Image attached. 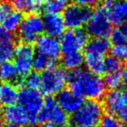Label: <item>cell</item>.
Instances as JSON below:
<instances>
[{
  "label": "cell",
  "mask_w": 127,
  "mask_h": 127,
  "mask_svg": "<svg viewBox=\"0 0 127 127\" xmlns=\"http://www.w3.org/2000/svg\"><path fill=\"white\" fill-rule=\"evenodd\" d=\"M89 41L88 33L83 29L70 30L62 34L60 41L62 53L81 51Z\"/></svg>",
  "instance_id": "cell-10"
},
{
  "label": "cell",
  "mask_w": 127,
  "mask_h": 127,
  "mask_svg": "<svg viewBox=\"0 0 127 127\" xmlns=\"http://www.w3.org/2000/svg\"><path fill=\"white\" fill-rule=\"evenodd\" d=\"M31 127H34V126H31Z\"/></svg>",
  "instance_id": "cell-42"
},
{
  "label": "cell",
  "mask_w": 127,
  "mask_h": 127,
  "mask_svg": "<svg viewBox=\"0 0 127 127\" xmlns=\"http://www.w3.org/2000/svg\"><path fill=\"white\" fill-rule=\"evenodd\" d=\"M111 41L113 44H126L127 42V37L122 28H116L112 30L110 34Z\"/></svg>",
  "instance_id": "cell-31"
},
{
  "label": "cell",
  "mask_w": 127,
  "mask_h": 127,
  "mask_svg": "<svg viewBox=\"0 0 127 127\" xmlns=\"http://www.w3.org/2000/svg\"><path fill=\"white\" fill-rule=\"evenodd\" d=\"M42 8L47 14H60L65 8V3L61 0H44Z\"/></svg>",
  "instance_id": "cell-27"
},
{
  "label": "cell",
  "mask_w": 127,
  "mask_h": 127,
  "mask_svg": "<svg viewBox=\"0 0 127 127\" xmlns=\"http://www.w3.org/2000/svg\"><path fill=\"white\" fill-rule=\"evenodd\" d=\"M61 1H62V2H63V3H67V2H69V1H70V0H61Z\"/></svg>",
  "instance_id": "cell-40"
},
{
  "label": "cell",
  "mask_w": 127,
  "mask_h": 127,
  "mask_svg": "<svg viewBox=\"0 0 127 127\" xmlns=\"http://www.w3.org/2000/svg\"><path fill=\"white\" fill-rule=\"evenodd\" d=\"M67 82L71 91L82 98L99 100L106 94V86L101 76L87 70L77 69L67 74Z\"/></svg>",
  "instance_id": "cell-1"
},
{
  "label": "cell",
  "mask_w": 127,
  "mask_h": 127,
  "mask_svg": "<svg viewBox=\"0 0 127 127\" xmlns=\"http://www.w3.org/2000/svg\"><path fill=\"white\" fill-rule=\"evenodd\" d=\"M111 49V43L107 37H94L85 46V51L105 57Z\"/></svg>",
  "instance_id": "cell-21"
},
{
  "label": "cell",
  "mask_w": 127,
  "mask_h": 127,
  "mask_svg": "<svg viewBox=\"0 0 127 127\" xmlns=\"http://www.w3.org/2000/svg\"><path fill=\"white\" fill-rule=\"evenodd\" d=\"M36 47L38 51L47 56L54 62L59 59L62 55V49L59 39L47 34L40 36L37 38Z\"/></svg>",
  "instance_id": "cell-12"
},
{
  "label": "cell",
  "mask_w": 127,
  "mask_h": 127,
  "mask_svg": "<svg viewBox=\"0 0 127 127\" xmlns=\"http://www.w3.org/2000/svg\"><path fill=\"white\" fill-rule=\"evenodd\" d=\"M42 83L40 89L42 93L48 96L58 94L62 91L67 82V74L63 69L52 66L45 70L42 75Z\"/></svg>",
  "instance_id": "cell-4"
},
{
  "label": "cell",
  "mask_w": 127,
  "mask_h": 127,
  "mask_svg": "<svg viewBox=\"0 0 127 127\" xmlns=\"http://www.w3.org/2000/svg\"><path fill=\"white\" fill-rule=\"evenodd\" d=\"M18 29L19 37L24 44L31 45L44 31L43 18L38 14L31 13L23 19Z\"/></svg>",
  "instance_id": "cell-8"
},
{
  "label": "cell",
  "mask_w": 127,
  "mask_h": 127,
  "mask_svg": "<svg viewBox=\"0 0 127 127\" xmlns=\"http://www.w3.org/2000/svg\"><path fill=\"white\" fill-rule=\"evenodd\" d=\"M57 102L66 113L73 114L83 104V98L70 89H63L57 94Z\"/></svg>",
  "instance_id": "cell-13"
},
{
  "label": "cell",
  "mask_w": 127,
  "mask_h": 127,
  "mask_svg": "<svg viewBox=\"0 0 127 127\" xmlns=\"http://www.w3.org/2000/svg\"><path fill=\"white\" fill-rule=\"evenodd\" d=\"M0 79L4 83H15L17 85H22L24 82L15 64L10 63V61L0 64Z\"/></svg>",
  "instance_id": "cell-18"
},
{
  "label": "cell",
  "mask_w": 127,
  "mask_h": 127,
  "mask_svg": "<svg viewBox=\"0 0 127 127\" xmlns=\"http://www.w3.org/2000/svg\"><path fill=\"white\" fill-rule=\"evenodd\" d=\"M121 75H122L123 84H125L127 87V66L125 67V69L123 70V71L121 72Z\"/></svg>",
  "instance_id": "cell-35"
},
{
  "label": "cell",
  "mask_w": 127,
  "mask_h": 127,
  "mask_svg": "<svg viewBox=\"0 0 127 127\" xmlns=\"http://www.w3.org/2000/svg\"><path fill=\"white\" fill-rule=\"evenodd\" d=\"M104 1V3H105L106 5H111V4H112V3H114L115 2H117V1H119V0H103Z\"/></svg>",
  "instance_id": "cell-36"
},
{
  "label": "cell",
  "mask_w": 127,
  "mask_h": 127,
  "mask_svg": "<svg viewBox=\"0 0 127 127\" xmlns=\"http://www.w3.org/2000/svg\"><path fill=\"white\" fill-rule=\"evenodd\" d=\"M47 127H64V126H58V125H49Z\"/></svg>",
  "instance_id": "cell-39"
},
{
  "label": "cell",
  "mask_w": 127,
  "mask_h": 127,
  "mask_svg": "<svg viewBox=\"0 0 127 127\" xmlns=\"http://www.w3.org/2000/svg\"><path fill=\"white\" fill-rule=\"evenodd\" d=\"M104 116V106L99 100L87 99L72 114L74 127H96Z\"/></svg>",
  "instance_id": "cell-2"
},
{
  "label": "cell",
  "mask_w": 127,
  "mask_h": 127,
  "mask_svg": "<svg viewBox=\"0 0 127 127\" xmlns=\"http://www.w3.org/2000/svg\"><path fill=\"white\" fill-rule=\"evenodd\" d=\"M55 66V62L49 59L47 56L37 51L34 54L33 61H32V68L36 71H44L49 68Z\"/></svg>",
  "instance_id": "cell-25"
},
{
  "label": "cell",
  "mask_w": 127,
  "mask_h": 127,
  "mask_svg": "<svg viewBox=\"0 0 127 127\" xmlns=\"http://www.w3.org/2000/svg\"><path fill=\"white\" fill-rule=\"evenodd\" d=\"M72 127H74V126H72Z\"/></svg>",
  "instance_id": "cell-43"
},
{
  "label": "cell",
  "mask_w": 127,
  "mask_h": 127,
  "mask_svg": "<svg viewBox=\"0 0 127 127\" xmlns=\"http://www.w3.org/2000/svg\"><path fill=\"white\" fill-rule=\"evenodd\" d=\"M112 31V23L109 17L107 7H99L87 24V32L94 37H107Z\"/></svg>",
  "instance_id": "cell-5"
},
{
  "label": "cell",
  "mask_w": 127,
  "mask_h": 127,
  "mask_svg": "<svg viewBox=\"0 0 127 127\" xmlns=\"http://www.w3.org/2000/svg\"><path fill=\"white\" fill-rule=\"evenodd\" d=\"M123 27H122V29H123V31H125V33H126V37H127V21L126 23H125L124 24H123Z\"/></svg>",
  "instance_id": "cell-37"
},
{
  "label": "cell",
  "mask_w": 127,
  "mask_h": 127,
  "mask_svg": "<svg viewBox=\"0 0 127 127\" xmlns=\"http://www.w3.org/2000/svg\"><path fill=\"white\" fill-rule=\"evenodd\" d=\"M12 5L20 12L35 13L42 8L44 0H11Z\"/></svg>",
  "instance_id": "cell-23"
},
{
  "label": "cell",
  "mask_w": 127,
  "mask_h": 127,
  "mask_svg": "<svg viewBox=\"0 0 127 127\" xmlns=\"http://www.w3.org/2000/svg\"><path fill=\"white\" fill-rule=\"evenodd\" d=\"M67 113H66L58 102L54 98H48L44 100L43 106L37 118V123L40 125H58L64 126L67 122Z\"/></svg>",
  "instance_id": "cell-6"
},
{
  "label": "cell",
  "mask_w": 127,
  "mask_h": 127,
  "mask_svg": "<svg viewBox=\"0 0 127 127\" xmlns=\"http://www.w3.org/2000/svg\"><path fill=\"white\" fill-rule=\"evenodd\" d=\"M74 1L77 4L83 5V6L87 7H92L98 4L100 2V0H74Z\"/></svg>",
  "instance_id": "cell-34"
},
{
  "label": "cell",
  "mask_w": 127,
  "mask_h": 127,
  "mask_svg": "<svg viewBox=\"0 0 127 127\" xmlns=\"http://www.w3.org/2000/svg\"><path fill=\"white\" fill-rule=\"evenodd\" d=\"M25 83L27 85V87H29V88L38 90V89H40L41 83H42L41 74H39L38 71H35V72H30L28 75H27Z\"/></svg>",
  "instance_id": "cell-30"
},
{
  "label": "cell",
  "mask_w": 127,
  "mask_h": 127,
  "mask_svg": "<svg viewBox=\"0 0 127 127\" xmlns=\"http://www.w3.org/2000/svg\"><path fill=\"white\" fill-rule=\"evenodd\" d=\"M62 64L69 71L80 69L84 64V55L81 51L62 53Z\"/></svg>",
  "instance_id": "cell-22"
},
{
  "label": "cell",
  "mask_w": 127,
  "mask_h": 127,
  "mask_svg": "<svg viewBox=\"0 0 127 127\" xmlns=\"http://www.w3.org/2000/svg\"><path fill=\"white\" fill-rule=\"evenodd\" d=\"M0 127H19V126H14V125H11V124H4V125H3V126H1Z\"/></svg>",
  "instance_id": "cell-38"
},
{
  "label": "cell",
  "mask_w": 127,
  "mask_h": 127,
  "mask_svg": "<svg viewBox=\"0 0 127 127\" xmlns=\"http://www.w3.org/2000/svg\"><path fill=\"white\" fill-rule=\"evenodd\" d=\"M92 13L93 10L90 7L72 3L64 8L62 18L67 28L70 30H78L87 25Z\"/></svg>",
  "instance_id": "cell-7"
},
{
  "label": "cell",
  "mask_w": 127,
  "mask_h": 127,
  "mask_svg": "<svg viewBox=\"0 0 127 127\" xmlns=\"http://www.w3.org/2000/svg\"><path fill=\"white\" fill-rule=\"evenodd\" d=\"M126 46H127V45H126Z\"/></svg>",
  "instance_id": "cell-44"
},
{
  "label": "cell",
  "mask_w": 127,
  "mask_h": 127,
  "mask_svg": "<svg viewBox=\"0 0 127 127\" xmlns=\"http://www.w3.org/2000/svg\"><path fill=\"white\" fill-rule=\"evenodd\" d=\"M19 92L17 86L11 83H3L0 85V105L11 106L18 102Z\"/></svg>",
  "instance_id": "cell-19"
},
{
  "label": "cell",
  "mask_w": 127,
  "mask_h": 127,
  "mask_svg": "<svg viewBox=\"0 0 127 127\" xmlns=\"http://www.w3.org/2000/svg\"><path fill=\"white\" fill-rule=\"evenodd\" d=\"M34 50L30 44H21L15 49V66L21 77H25L31 72Z\"/></svg>",
  "instance_id": "cell-11"
},
{
  "label": "cell",
  "mask_w": 127,
  "mask_h": 127,
  "mask_svg": "<svg viewBox=\"0 0 127 127\" xmlns=\"http://www.w3.org/2000/svg\"><path fill=\"white\" fill-rule=\"evenodd\" d=\"M126 126H127V123H126Z\"/></svg>",
  "instance_id": "cell-41"
},
{
  "label": "cell",
  "mask_w": 127,
  "mask_h": 127,
  "mask_svg": "<svg viewBox=\"0 0 127 127\" xmlns=\"http://www.w3.org/2000/svg\"><path fill=\"white\" fill-rule=\"evenodd\" d=\"M18 102L26 111L30 125L37 123V118L44 104V98L41 92L25 87L19 92Z\"/></svg>",
  "instance_id": "cell-3"
},
{
  "label": "cell",
  "mask_w": 127,
  "mask_h": 127,
  "mask_svg": "<svg viewBox=\"0 0 127 127\" xmlns=\"http://www.w3.org/2000/svg\"><path fill=\"white\" fill-rule=\"evenodd\" d=\"M84 55V64L87 68V71L94 73L96 75L101 76L105 73L104 67V59L105 57L94 53L85 51Z\"/></svg>",
  "instance_id": "cell-20"
},
{
  "label": "cell",
  "mask_w": 127,
  "mask_h": 127,
  "mask_svg": "<svg viewBox=\"0 0 127 127\" xmlns=\"http://www.w3.org/2000/svg\"><path fill=\"white\" fill-rule=\"evenodd\" d=\"M15 43L11 32L0 25V64L10 62L15 54Z\"/></svg>",
  "instance_id": "cell-14"
},
{
  "label": "cell",
  "mask_w": 127,
  "mask_h": 127,
  "mask_svg": "<svg viewBox=\"0 0 127 127\" xmlns=\"http://www.w3.org/2000/svg\"><path fill=\"white\" fill-rule=\"evenodd\" d=\"M105 106L110 114L117 116L123 123H127V89L111 90L105 94Z\"/></svg>",
  "instance_id": "cell-9"
},
{
  "label": "cell",
  "mask_w": 127,
  "mask_h": 127,
  "mask_svg": "<svg viewBox=\"0 0 127 127\" xmlns=\"http://www.w3.org/2000/svg\"><path fill=\"white\" fill-rule=\"evenodd\" d=\"M14 10L13 5L8 0L0 1V24L4 19H6Z\"/></svg>",
  "instance_id": "cell-33"
},
{
  "label": "cell",
  "mask_w": 127,
  "mask_h": 127,
  "mask_svg": "<svg viewBox=\"0 0 127 127\" xmlns=\"http://www.w3.org/2000/svg\"><path fill=\"white\" fill-rule=\"evenodd\" d=\"M3 119L8 124H11L19 127L25 126L30 124L29 116L22 105H14L6 107L3 111Z\"/></svg>",
  "instance_id": "cell-15"
},
{
  "label": "cell",
  "mask_w": 127,
  "mask_h": 127,
  "mask_svg": "<svg viewBox=\"0 0 127 127\" xmlns=\"http://www.w3.org/2000/svg\"><path fill=\"white\" fill-rule=\"evenodd\" d=\"M112 56L120 61L127 59V46L126 44H113L111 48Z\"/></svg>",
  "instance_id": "cell-32"
},
{
  "label": "cell",
  "mask_w": 127,
  "mask_h": 127,
  "mask_svg": "<svg viewBox=\"0 0 127 127\" xmlns=\"http://www.w3.org/2000/svg\"><path fill=\"white\" fill-rule=\"evenodd\" d=\"M100 127H125V125L117 116L113 114L104 115L99 123Z\"/></svg>",
  "instance_id": "cell-29"
},
{
  "label": "cell",
  "mask_w": 127,
  "mask_h": 127,
  "mask_svg": "<svg viewBox=\"0 0 127 127\" xmlns=\"http://www.w3.org/2000/svg\"><path fill=\"white\" fill-rule=\"evenodd\" d=\"M44 31L47 35L54 37L62 36L65 32L66 26L62 16L60 14H46L43 18Z\"/></svg>",
  "instance_id": "cell-16"
},
{
  "label": "cell",
  "mask_w": 127,
  "mask_h": 127,
  "mask_svg": "<svg viewBox=\"0 0 127 127\" xmlns=\"http://www.w3.org/2000/svg\"><path fill=\"white\" fill-rule=\"evenodd\" d=\"M104 67H105V72H120L122 69V61L114 58L113 56H108L104 59Z\"/></svg>",
  "instance_id": "cell-28"
},
{
  "label": "cell",
  "mask_w": 127,
  "mask_h": 127,
  "mask_svg": "<svg viewBox=\"0 0 127 127\" xmlns=\"http://www.w3.org/2000/svg\"><path fill=\"white\" fill-rule=\"evenodd\" d=\"M22 20L23 17L21 12L18 11V10H14L12 11V13L1 23V26H3L6 31L10 32H14L17 31Z\"/></svg>",
  "instance_id": "cell-24"
},
{
  "label": "cell",
  "mask_w": 127,
  "mask_h": 127,
  "mask_svg": "<svg viewBox=\"0 0 127 127\" xmlns=\"http://www.w3.org/2000/svg\"><path fill=\"white\" fill-rule=\"evenodd\" d=\"M104 82H105L106 88H109L111 90L119 89L123 85L121 72L107 73L105 79H104Z\"/></svg>",
  "instance_id": "cell-26"
},
{
  "label": "cell",
  "mask_w": 127,
  "mask_h": 127,
  "mask_svg": "<svg viewBox=\"0 0 127 127\" xmlns=\"http://www.w3.org/2000/svg\"><path fill=\"white\" fill-rule=\"evenodd\" d=\"M107 11L112 24L123 25L127 21V0H119L109 5Z\"/></svg>",
  "instance_id": "cell-17"
}]
</instances>
